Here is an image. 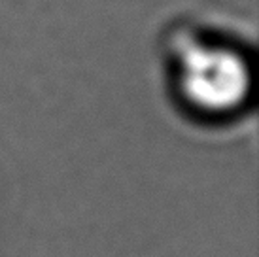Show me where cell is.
I'll return each mask as SVG.
<instances>
[{
  "label": "cell",
  "instance_id": "obj_1",
  "mask_svg": "<svg viewBox=\"0 0 259 257\" xmlns=\"http://www.w3.org/2000/svg\"><path fill=\"white\" fill-rule=\"evenodd\" d=\"M176 74L184 99L208 114H225L238 108L252 87V72L246 59L223 44H184Z\"/></svg>",
  "mask_w": 259,
  "mask_h": 257
}]
</instances>
